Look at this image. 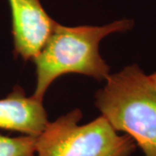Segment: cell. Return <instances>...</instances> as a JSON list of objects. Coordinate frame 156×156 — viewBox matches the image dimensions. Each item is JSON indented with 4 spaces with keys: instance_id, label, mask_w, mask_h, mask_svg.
Segmentation results:
<instances>
[{
    "instance_id": "obj_1",
    "label": "cell",
    "mask_w": 156,
    "mask_h": 156,
    "mask_svg": "<svg viewBox=\"0 0 156 156\" xmlns=\"http://www.w3.org/2000/svg\"><path fill=\"white\" fill-rule=\"evenodd\" d=\"M134 26L133 19L123 18L102 26L62 25L56 22L37 56V85L33 96L44 100L48 88L56 78L77 73L106 81L110 68L99 53L101 41L113 33H123Z\"/></svg>"
},
{
    "instance_id": "obj_2",
    "label": "cell",
    "mask_w": 156,
    "mask_h": 156,
    "mask_svg": "<svg viewBox=\"0 0 156 156\" xmlns=\"http://www.w3.org/2000/svg\"><path fill=\"white\" fill-rule=\"evenodd\" d=\"M95 106L117 132L134 140L145 156H156V89L134 63L109 75Z\"/></svg>"
},
{
    "instance_id": "obj_3",
    "label": "cell",
    "mask_w": 156,
    "mask_h": 156,
    "mask_svg": "<svg viewBox=\"0 0 156 156\" xmlns=\"http://www.w3.org/2000/svg\"><path fill=\"white\" fill-rule=\"evenodd\" d=\"M82 112L75 109L49 122L36 138L37 156H130L136 144L118 134L106 118L79 125Z\"/></svg>"
},
{
    "instance_id": "obj_4",
    "label": "cell",
    "mask_w": 156,
    "mask_h": 156,
    "mask_svg": "<svg viewBox=\"0 0 156 156\" xmlns=\"http://www.w3.org/2000/svg\"><path fill=\"white\" fill-rule=\"evenodd\" d=\"M11 7L14 55L33 60L42 50L56 21L40 0H8Z\"/></svg>"
},
{
    "instance_id": "obj_5",
    "label": "cell",
    "mask_w": 156,
    "mask_h": 156,
    "mask_svg": "<svg viewBox=\"0 0 156 156\" xmlns=\"http://www.w3.org/2000/svg\"><path fill=\"white\" fill-rule=\"evenodd\" d=\"M48 124L43 101L33 95L28 97L21 87L16 86L5 98L0 99L1 129L37 137Z\"/></svg>"
},
{
    "instance_id": "obj_6",
    "label": "cell",
    "mask_w": 156,
    "mask_h": 156,
    "mask_svg": "<svg viewBox=\"0 0 156 156\" xmlns=\"http://www.w3.org/2000/svg\"><path fill=\"white\" fill-rule=\"evenodd\" d=\"M36 138L29 135L19 137L0 135V156H35Z\"/></svg>"
},
{
    "instance_id": "obj_7",
    "label": "cell",
    "mask_w": 156,
    "mask_h": 156,
    "mask_svg": "<svg viewBox=\"0 0 156 156\" xmlns=\"http://www.w3.org/2000/svg\"><path fill=\"white\" fill-rule=\"evenodd\" d=\"M148 77H149V80L151 81L152 84L154 85V87L156 89V72L153 73L152 75L148 76Z\"/></svg>"
}]
</instances>
